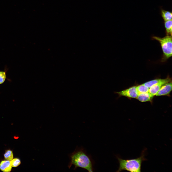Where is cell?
I'll return each mask as SVG.
<instances>
[{"label":"cell","mask_w":172,"mask_h":172,"mask_svg":"<svg viewBox=\"0 0 172 172\" xmlns=\"http://www.w3.org/2000/svg\"><path fill=\"white\" fill-rule=\"evenodd\" d=\"M69 157L70 161L68 166L69 168L73 165L74 170L80 167L89 172L94 171V161L91 156L88 154L83 148H76L75 151L69 155Z\"/></svg>","instance_id":"obj_1"},{"label":"cell","mask_w":172,"mask_h":172,"mask_svg":"<svg viewBox=\"0 0 172 172\" xmlns=\"http://www.w3.org/2000/svg\"><path fill=\"white\" fill-rule=\"evenodd\" d=\"M145 150L144 149L142 151L140 157L135 159H124L116 156L119 163V167L116 172L126 170L132 172H141L142 163L143 161L147 160L145 157Z\"/></svg>","instance_id":"obj_2"},{"label":"cell","mask_w":172,"mask_h":172,"mask_svg":"<svg viewBox=\"0 0 172 172\" xmlns=\"http://www.w3.org/2000/svg\"><path fill=\"white\" fill-rule=\"evenodd\" d=\"M152 38L158 41L161 46L163 53L161 61H166L172 56V36L166 35L162 38L154 36Z\"/></svg>","instance_id":"obj_3"},{"label":"cell","mask_w":172,"mask_h":172,"mask_svg":"<svg viewBox=\"0 0 172 172\" xmlns=\"http://www.w3.org/2000/svg\"><path fill=\"white\" fill-rule=\"evenodd\" d=\"M136 87L133 86L119 92H114V93L118 94L119 97L124 96L130 98H136L138 94L136 90Z\"/></svg>","instance_id":"obj_4"},{"label":"cell","mask_w":172,"mask_h":172,"mask_svg":"<svg viewBox=\"0 0 172 172\" xmlns=\"http://www.w3.org/2000/svg\"><path fill=\"white\" fill-rule=\"evenodd\" d=\"M171 81V79L168 76L167 78L162 79L161 81L149 88L148 92L154 96L156 94L163 85Z\"/></svg>","instance_id":"obj_5"},{"label":"cell","mask_w":172,"mask_h":172,"mask_svg":"<svg viewBox=\"0 0 172 172\" xmlns=\"http://www.w3.org/2000/svg\"><path fill=\"white\" fill-rule=\"evenodd\" d=\"M172 90V81L163 85L156 95L157 96L166 95L169 94Z\"/></svg>","instance_id":"obj_6"},{"label":"cell","mask_w":172,"mask_h":172,"mask_svg":"<svg viewBox=\"0 0 172 172\" xmlns=\"http://www.w3.org/2000/svg\"><path fill=\"white\" fill-rule=\"evenodd\" d=\"M153 97V96L148 92L139 94L136 98L141 102H144L151 101Z\"/></svg>","instance_id":"obj_7"},{"label":"cell","mask_w":172,"mask_h":172,"mask_svg":"<svg viewBox=\"0 0 172 172\" xmlns=\"http://www.w3.org/2000/svg\"><path fill=\"white\" fill-rule=\"evenodd\" d=\"M12 167L10 161L7 160H3L0 163V169L3 172H10L11 171Z\"/></svg>","instance_id":"obj_8"},{"label":"cell","mask_w":172,"mask_h":172,"mask_svg":"<svg viewBox=\"0 0 172 172\" xmlns=\"http://www.w3.org/2000/svg\"><path fill=\"white\" fill-rule=\"evenodd\" d=\"M172 20L164 21L166 35L172 36Z\"/></svg>","instance_id":"obj_9"},{"label":"cell","mask_w":172,"mask_h":172,"mask_svg":"<svg viewBox=\"0 0 172 172\" xmlns=\"http://www.w3.org/2000/svg\"><path fill=\"white\" fill-rule=\"evenodd\" d=\"M161 15L164 21L172 20L171 12L162 10H161Z\"/></svg>","instance_id":"obj_10"},{"label":"cell","mask_w":172,"mask_h":172,"mask_svg":"<svg viewBox=\"0 0 172 172\" xmlns=\"http://www.w3.org/2000/svg\"><path fill=\"white\" fill-rule=\"evenodd\" d=\"M136 89L138 94L148 92L149 88L143 84L136 86Z\"/></svg>","instance_id":"obj_11"},{"label":"cell","mask_w":172,"mask_h":172,"mask_svg":"<svg viewBox=\"0 0 172 172\" xmlns=\"http://www.w3.org/2000/svg\"><path fill=\"white\" fill-rule=\"evenodd\" d=\"M162 79H157L149 81L143 84L144 85L150 88L153 86L161 81Z\"/></svg>","instance_id":"obj_12"},{"label":"cell","mask_w":172,"mask_h":172,"mask_svg":"<svg viewBox=\"0 0 172 172\" xmlns=\"http://www.w3.org/2000/svg\"><path fill=\"white\" fill-rule=\"evenodd\" d=\"M5 158L6 160L11 161L13 158V155L12 151L9 150H6L4 155Z\"/></svg>","instance_id":"obj_13"},{"label":"cell","mask_w":172,"mask_h":172,"mask_svg":"<svg viewBox=\"0 0 172 172\" xmlns=\"http://www.w3.org/2000/svg\"><path fill=\"white\" fill-rule=\"evenodd\" d=\"M11 166L12 167H16L18 166L21 164V161L18 158H15L12 159L10 161Z\"/></svg>","instance_id":"obj_14"},{"label":"cell","mask_w":172,"mask_h":172,"mask_svg":"<svg viewBox=\"0 0 172 172\" xmlns=\"http://www.w3.org/2000/svg\"><path fill=\"white\" fill-rule=\"evenodd\" d=\"M6 78V72L4 71H0V84L3 83Z\"/></svg>","instance_id":"obj_15"}]
</instances>
